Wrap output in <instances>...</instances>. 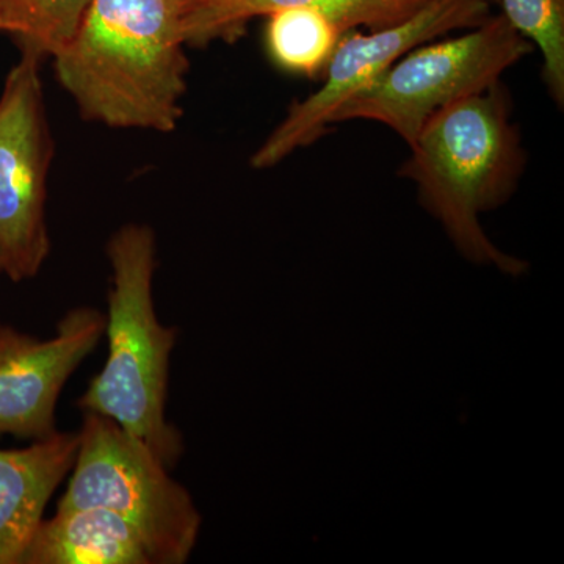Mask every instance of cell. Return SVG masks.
I'll list each match as a JSON object with an SVG mask.
<instances>
[{
  "label": "cell",
  "instance_id": "5",
  "mask_svg": "<svg viewBox=\"0 0 564 564\" xmlns=\"http://www.w3.org/2000/svg\"><path fill=\"white\" fill-rule=\"evenodd\" d=\"M532 52L507 18H488L458 39L408 52L373 84L344 104L334 122L377 121L399 133L408 147L426 120L448 104L494 87L505 70Z\"/></svg>",
  "mask_w": 564,
  "mask_h": 564
},
{
  "label": "cell",
  "instance_id": "1",
  "mask_svg": "<svg viewBox=\"0 0 564 564\" xmlns=\"http://www.w3.org/2000/svg\"><path fill=\"white\" fill-rule=\"evenodd\" d=\"M185 0H90L55 58L82 117L109 128L172 132L182 118L188 62Z\"/></svg>",
  "mask_w": 564,
  "mask_h": 564
},
{
  "label": "cell",
  "instance_id": "2",
  "mask_svg": "<svg viewBox=\"0 0 564 564\" xmlns=\"http://www.w3.org/2000/svg\"><path fill=\"white\" fill-rule=\"evenodd\" d=\"M410 148L400 173L417 185L422 206L443 225L459 254L522 276L529 263L500 250L480 225L484 212L508 202L524 166L499 85L437 110Z\"/></svg>",
  "mask_w": 564,
  "mask_h": 564
},
{
  "label": "cell",
  "instance_id": "13",
  "mask_svg": "<svg viewBox=\"0 0 564 564\" xmlns=\"http://www.w3.org/2000/svg\"><path fill=\"white\" fill-rule=\"evenodd\" d=\"M90 0H0V32L22 51L57 55L73 40Z\"/></svg>",
  "mask_w": 564,
  "mask_h": 564
},
{
  "label": "cell",
  "instance_id": "11",
  "mask_svg": "<svg viewBox=\"0 0 564 564\" xmlns=\"http://www.w3.org/2000/svg\"><path fill=\"white\" fill-rule=\"evenodd\" d=\"M21 564H158L135 527L104 508L57 510L41 521Z\"/></svg>",
  "mask_w": 564,
  "mask_h": 564
},
{
  "label": "cell",
  "instance_id": "14",
  "mask_svg": "<svg viewBox=\"0 0 564 564\" xmlns=\"http://www.w3.org/2000/svg\"><path fill=\"white\" fill-rule=\"evenodd\" d=\"M508 22L543 55V79L564 104V0H502Z\"/></svg>",
  "mask_w": 564,
  "mask_h": 564
},
{
  "label": "cell",
  "instance_id": "10",
  "mask_svg": "<svg viewBox=\"0 0 564 564\" xmlns=\"http://www.w3.org/2000/svg\"><path fill=\"white\" fill-rule=\"evenodd\" d=\"M430 0H185L182 39L185 44H204L215 39H231L256 17L274 11L310 7L322 11L340 32L359 25L391 28L413 17Z\"/></svg>",
  "mask_w": 564,
  "mask_h": 564
},
{
  "label": "cell",
  "instance_id": "15",
  "mask_svg": "<svg viewBox=\"0 0 564 564\" xmlns=\"http://www.w3.org/2000/svg\"><path fill=\"white\" fill-rule=\"evenodd\" d=\"M0 272H2V267H0Z\"/></svg>",
  "mask_w": 564,
  "mask_h": 564
},
{
  "label": "cell",
  "instance_id": "6",
  "mask_svg": "<svg viewBox=\"0 0 564 564\" xmlns=\"http://www.w3.org/2000/svg\"><path fill=\"white\" fill-rule=\"evenodd\" d=\"M40 61L22 51L0 95V267L14 282L36 276L51 251L46 182L52 140Z\"/></svg>",
  "mask_w": 564,
  "mask_h": 564
},
{
  "label": "cell",
  "instance_id": "9",
  "mask_svg": "<svg viewBox=\"0 0 564 564\" xmlns=\"http://www.w3.org/2000/svg\"><path fill=\"white\" fill-rule=\"evenodd\" d=\"M77 451L79 433L61 432L25 448L0 451V564H21Z\"/></svg>",
  "mask_w": 564,
  "mask_h": 564
},
{
  "label": "cell",
  "instance_id": "8",
  "mask_svg": "<svg viewBox=\"0 0 564 564\" xmlns=\"http://www.w3.org/2000/svg\"><path fill=\"white\" fill-rule=\"evenodd\" d=\"M106 332V317L76 307L52 339L39 340L0 323V436L40 441L55 430L63 386Z\"/></svg>",
  "mask_w": 564,
  "mask_h": 564
},
{
  "label": "cell",
  "instance_id": "7",
  "mask_svg": "<svg viewBox=\"0 0 564 564\" xmlns=\"http://www.w3.org/2000/svg\"><path fill=\"white\" fill-rule=\"evenodd\" d=\"M488 0H430L413 17L364 35L351 32L337 43L325 84L302 102L252 154V169H272L293 151L307 147L333 124L337 111L389 66L426 41L456 29H474L488 20Z\"/></svg>",
  "mask_w": 564,
  "mask_h": 564
},
{
  "label": "cell",
  "instance_id": "12",
  "mask_svg": "<svg viewBox=\"0 0 564 564\" xmlns=\"http://www.w3.org/2000/svg\"><path fill=\"white\" fill-rule=\"evenodd\" d=\"M343 35L322 11L295 7L270 14L267 43L282 68L315 76L326 68Z\"/></svg>",
  "mask_w": 564,
  "mask_h": 564
},
{
  "label": "cell",
  "instance_id": "4",
  "mask_svg": "<svg viewBox=\"0 0 564 564\" xmlns=\"http://www.w3.org/2000/svg\"><path fill=\"white\" fill-rule=\"evenodd\" d=\"M73 470L57 510L104 508L139 530L155 563L187 562L202 514L187 489L133 434L107 415L85 411Z\"/></svg>",
  "mask_w": 564,
  "mask_h": 564
},
{
  "label": "cell",
  "instance_id": "3",
  "mask_svg": "<svg viewBox=\"0 0 564 564\" xmlns=\"http://www.w3.org/2000/svg\"><path fill=\"white\" fill-rule=\"evenodd\" d=\"M111 289L106 333L109 358L80 397L79 408L113 419L172 469L182 455L181 433L166 422L170 352L176 329L161 325L152 300L155 236L126 225L107 245Z\"/></svg>",
  "mask_w": 564,
  "mask_h": 564
}]
</instances>
